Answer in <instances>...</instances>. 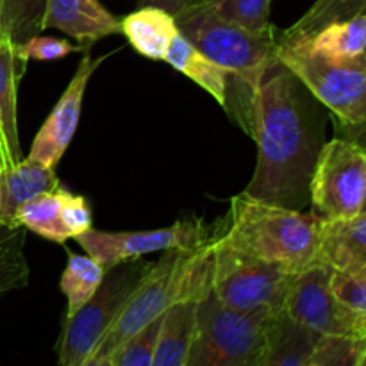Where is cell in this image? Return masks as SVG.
Wrapping results in <instances>:
<instances>
[{
	"label": "cell",
	"instance_id": "cell-23",
	"mask_svg": "<svg viewBox=\"0 0 366 366\" xmlns=\"http://www.w3.org/2000/svg\"><path fill=\"white\" fill-rule=\"evenodd\" d=\"M106 268L97 263L93 257L79 256L68 250V263L61 275V292L66 297V315L64 318H70L77 313L99 290L102 282Z\"/></svg>",
	"mask_w": 366,
	"mask_h": 366
},
{
	"label": "cell",
	"instance_id": "cell-5",
	"mask_svg": "<svg viewBox=\"0 0 366 366\" xmlns=\"http://www.w3.org/2000/svg\"><path fill=\"white\" fill-rule=\"evenodd\" d=\"M275 317L229 310L209 292L197 300L186 366H256Z\"/></svg>",
	"mask_w": 366,
	"mask_h": 366
},
{
	"label": "cell",
	"instance_id": "cell-26",
	"mask_svg": "<svg viewBox=\"0 0 366 366\" xmlns=\"http://www.w3.org/2000/svg\"><path fill=\"white\" fill-rule=\"evenodd\" d=\"M24 243V227L0 231V297L27 286L29 264Z\"/></svg>",
	"mask_w": 366,
	"mask_h": 366
},
{
	"label": "cell",
	"instance_id": "cell-10",
	"mask_svg": "<svg viewBox=\"0 0 366 366\" xmlns=\"http://www.w3.org/2000/svg\"><path fill=\"white\" fill-rule=\"evenodd\" d=\"M331 270L311 264L292 277L282 313L320 338L366 342V318L357 317L336 302L329 290Z\"/></svg>",
	"mask_w": 366,
	"mask_h": 366
},
{
	"label": "cell",
	"instance_id": "cell-31",
	"mask_svg": "<svg viewBox=\"0 0 366 366\" xmlns=\"http://www.w3.org/2000/svg\"><path fill=\"white\" fill-rule=\"evenodd\" d=\"M14 56L21 61H57L70 56L74 52H81V45H71L68 39L52 38V36H32L20 45H13Z\"/></svg>",
	"mask_w": 366,
	"mask_h": 366
},
{
	"label": "cell",
	"instance_id": "cell-35",
	"mask_svg": "<svg viewBox=\"0 0 366 366\" xmlns=\"http://www.w3.org/2000/svg\"><path fill=\"white\" fill-rule=\"evenodd\" d=\"M7 156H6V150H4V142H2V136H0V172L7 167Z\"/></svg>",
	"mask_w": 366,
	"mask_h": 366
},
{
	"label": "cell",
	"instance_id": "cell-17",
	"mask_svg": "<svg viewBox=\"0 0 366 366\" xmlns=\"http://www.w3.org/2000/svg\"><path fill=\"white\" fill-rule=\"evenodd\" d=\"M120 32H124L132 49L143 57L163 61L179 27L175 18L167 11L143 6L120 20Z\"/></svg>",
	"mask_w": 366,
	"mask_h": 366
},
{
	"label": "cell",
	"instance_id": "cell-4",
	"mask_svg": "<svg viewBox=\"0 0 366 366\" xmlns=\"http://www.w3.org/2000/svg\"><path fill=\"white\" fill-rule=\"evenodd\" d=\"M213 250L211 243L193 250H168L150 264L138 288L127 300L104 338L93 350L113 357L124 343L181 302H197L211 292Z\"/></svg>",
	"mask_w": 366,
	"mask_h": 366
},
{
	"label": "cell",
	"instance_id": "cell-16",
	"mask_svg": "<svg viewBox=\"0 0 366 366\" xmlns=\"http://www.w3.org/2000/svg\"><path fill=\"white\" fill-rule=\"evenodd\" d=\"M279 34V32H277ZM279 39V38H277ZM282 45L297 46L310 56L325 63L349 64L365 61L366 16L365 13L343 21H335L318 29L313 34L297 41H281Z\"/></svg>",
	"mask_w": 366,
	"mask_h": 366
},
{
	"label": "cell",
	"instance_id": "cell-13",
	"mask_svg": "<svg viewBox=\"0 0 366 366\" xmlns=\"http://www.w3.org/2000/svg\"><path fill=\"white\" fill-rule=\"evenodd\" d=\"M41 27L64 32L88 52L99 39L118 34L120 20L100 0H46Z\"/></svg>",
	"mask_w": 366,
	"mask_h": 366
},
{
	"label": "cell",
	"instance_id": "cell-11",
	"mask_svg": "<svg viewBox=\"0 0 366 366\" xmlns=\"http://www.w3.org/2000/svg\"><path fill=\"white\" fill-rule=\"evenodd\" d=\"M209 238L211 229L200 218H188L175 222L170 227L154 231L106 232L92 227L74 239L89 257L107 270L114 264L139 259L147 254L199 249Z\"/></svg>",
	"mask_w": 366,
	"mask_h": 366
},
{
	"label": "cell",
	"instance_id": "cell-19",
	"mask_svg": "<svg viewBox=\"0 0 366 366\" xmlns=\"http://www.w3.org/2000/svg\"><path fill=\"white\" fill-rule=\"evenodd\" d=\"M320 336L277 315L270 325L267 345L256 366H306L313 357Z\"/></svg>",
	"mask_w": 366,
	"mask_h": 366
},
{
	"label": "cell",
	"instance_id": "cell-25",
	"mask_svg": "<svg viewBox=\"0 0 366 366\" xmlns=\"http://www.w3.org/2000/svg\"><path fill=\"white\" fill-rule=\"evenodd\" d=\"M46 0H0L4 36L13 45L27 41L43 32Z\"/></svg>",
	"mask_w": 366,
	"mask_h": 366
},
{
	"label": "cell",
	"instance_id": "cell-9",
	"mask_svg": "<svg viewBox=\"0 0 366 366\" xmlns=\"http://www.w3.org/2000/svg\"><path fill=\"white\" fill-rule=\"evenodd\" d=\"M310 199L322 218L365 213L366 152L360 143L335 138L322 147L311 174Z\"/></svg>",
	"mask_w": 366,
	"mask_h": 366
},
{
	"label": "cell",
	"instance_id": "cell-8",
	"mask_svg": "<svg viewBox=\"0 0 366 366\" xmlns=\"http://www.w3.org/2000/svg\"><path fill=\"white\" fill-rule=\"evenodd\" d=\"M277 63L302 82L343 125H365L366 61L349 64L325 63L297 46L279 43Z\"/></svg>",
	"mask_w": 366,
	"mask_h": 366
},
{
	"label": "cell",
	"instance_id": "cell-7",
	"mask_svg": "<svg viewBox=\"0 0 366 366\" xmlns=\"http://www.w3.org/2000/svg\"><path fill=\"white\" fill-rule=\"evenodd\" d=\"M152 263L125 261L107 268L95 295L70 318H64L59 347V366H81L93 354L113 325Z\"/></svg>",
	"mask_w": 366,
	"mask_h": 366
},
{
	"label": "cell",
	"instance_id": "cell-36",
	"mask_svg": "<svg viewBox=\"0 0 366 366\" xmlns=\"http://www.w3.org/2000/svg\"><path fill=\"white\" fill-rule=\"evenodd\" d=\"M4 39H7V38H6V36H4V29H2V7H0V43H2Z\"/></svg>",
	"mask_w": 366,
	"mask_h": 366
},
{
	"label": "cell",
	"instance_id": "cell-1",
	"mask_svg": "<svg viewBox=\"0 0 366 366\" xmlns=\"http://www.w3.org/2000/svg\"><path fill=\"white\" fill-rule=\"evenodd\" d=\"M250 136L257 143V164L243 193L300 211L317 154L299 81L279 63L261 79Z\"/></svg>",
	"mask_w": 366,
	"mask_h": 366
},
{
	"label": "cell",
	"instance_id": "cell-24",
	"mask_svg": "<svg viewBox=\"0 0 366 366\" xmlns=\"http://www.w3.org/2000/svg\"><path fill=\"white\" fill-rule=\"evenodd\" d=\"M366 11V0H317L302 18L286 31H279L281 41H297L335 21L349 20Z\"/></svg>",
	"mask_w": 366,
	"mask_h": 366
},
{
	"label": "cell",
	"instance_id": "cell-33",
	"mask_svg": "<svg viewBox=\"0 0 366 366\" xmlns=\"http://www.w3.org/2000/svg\"><path fill=\"white\" fill-rule=\"evenodd\" d=\"M202 0H138V7L152 6L159 7V9L167 11L172 16L177 18L179 14L186 13V11L193 9L197 6H202Z\"/></svg>",
	"mask_w": 366,
	"mask_h": 366
},
{
	"label": "cell",
	"instance_id": "cell-22",
	"mask_svg": "<svg viewBox=\"0 0 366 366\" xmlns=\"http://www.w3.org/2000/svg\"><path fill=\"white\" fill-rule=\"evenodd\" d=\"M68 189L59 186L50 192L39 193L38 197L25 202L16 213L18 227L29 229L41 238L54 243H66L68 236L61 224V209L66 199Z\"/></svg>",
	"mask_w": 366,
	"mask_h": 366
},
{
	"label": "cell",
	"instance_id": "cell-34",
	"mask_svg": "<svg viewBox=\"0 0 366 366\" xmlns=\"http://www.w3.org/2000/svg\"><path fill=\"white\" fill-rule=\"evenodd\" d=\"M81 366H113V357L97 356V354H92V356H89Z\"/></svg>",
	"mask_w": 366,
	"mask_h": 366
},
{
	"label": "cell",
	"instance_id": "cell-28",
	"mask_svg": "<svg viewBox=\"0 0 366 366\" xmlns=\"http://www.w3.org/2000/svg\"><path fill=\"white\" fill-rule=\"evenodd\" d=\"M329 290L340 306L366 318V270L336 272L329 275Z\"/></svg>",
	"mask_w": 366,
	"mask_h": 366
},
{
	"label": "cell",
	"instance_id": "cell-32",
	"mask_svg": "<svg viewBox=\"0 0 366 366\" xmlns=\"http://www.w3.org/2000/svg\"><path fill=\"white\" fill-rule=\"evenodd\" d=\"M61 224H63L68 239L77 238L82 232L89 231L93 225V214L88 200L82 195H74L68 192L63 202V209H61Z\"/></svg>",
	"mask_w": 366,
	"mask_h": 366
},
{
	"label": "cell",
	"instance_id": "cell-6",
	"mask_svg": "<svg viewBox=\"0 0 366 366\" xmlns=\"http://www.w3.org/2000/svg\"><path fill=\"white\" fill-rule=\"evenodd\" d=\"M209 243L213 250L211 293L218 302L239 313H282L295 274L239 252L213 234Z\"/></svg>",
	"mask_w": 366,
	"mask_h": 366
},
{
	"label": "cell",
	"instance_id": "cell-3",
	"mask_svg": "<svg viewBox=\"0 0 366 366\" xmlns=\"http://www.w3.org/2000/svg\"><path fill=\"white\" fill-rule=\"evenodd\" d=\"M320 218L239 193L211 234L239 252L297 274L317 264Z\"/></svg>",
	"mask_w": 366,
	"mask_h": 366
},
{
	"label": "cell",
	"instance_id": "cell-20",
	"mask_svg": "<svg viewBox=\"0 0 366 366\" xmlns=\"http://www.w3.org/2000/svg\"><path fill=\"white\" fill-rule=\"evenodd\" d=\"M174 70L181 71L186 77L192 79L193 82L206 89L220 106L225 107L227 104V88H229V75L224 68L218 66L217 63L204 56L197 46H193L181 32L174 38L172 45L168 46L164 59Z\"/></svg>",
	"mask_w": 366,
	"mask_h": 366
},
{
	"label": "cell",
	"instance_id": "cell-15",
	"mask_svg": "<svg viewBox=\"0 0 366 366\" xmlns=\"http://www.w3.org/2000/svg\"><path fill=\"white\" fill-rule=\"evenodd\" d=\"M56 170L43 167L31 157H21L0 172V231L18 229L16 213L39 193L59 188Z\"/></svg>",
	"mask_w": 366,
	"mask_h": 366
},
{
	"label": "cell",
	"instance_id": "cell-37",
	"mask_svg": "<svg viewBox=\"0 0 366 366\" xmlns=\"http://www.w3.org/2000/svg\"><path fill=\"white\" fill-rule=\"evenodd\" d=\"M315 354V352H313ZM306 366H318L317 363H315V360H313V357H311V361H310V363H307Z\"/></svg>",
	"mask_w": 366,
	"mask_h": 366
},
{
	"label": "cell",
	"instance_id": "cell-2",
	"mask_svg": "<svg viewBox=\"0 0 366 366\" xmlns=\"http://www.w3.org/2000/svg\"><path fill=\"white\" fill-rule=\"evenodd\" d=\"M179 32L229 75L227 113L250 136L254 102L263 75L277 64V29L256 34L222 20L211 6H197L175 18Z\"/></svg>",
	"mask_w": 366,
	"mask_h": 366
},
{
	"label": "cell",
	"instance_id": "cell-27",
	"mask_svg": "<svg viewBox=\"0 0 366 366\" xmlns=\"http://www.w3.org/2000/svg\"><path fill=\"white\" fill-rule=\"evenodd\" d=\"M209 6L222 20L245 31L263 34L274 29L270 24L272 0H214Z\"/></svg>",
	"mask_w": 366,
	"mask_h": 366
},
{
	"label": "cell",
	"instance_id": "cell-30",
	"mask_svg": "<svg viewBox=\"0 0 366 366\" xmlns=\"http://www.w3.org/2000/svg\"><path fill=\"white\" fill-rule=\"evenodd\" d=\"M163 317L156 318L152 324L132 336L127 343L113 354V366H150L152 363L154 347L159 335Z\"/></svg>",
	"mask_w": 366,
	"mask_h": 366
},
{
	"label": "cell",
	"instance_id": "cell-29",
	"mask_svg": "<svg viewBox=\"0 0 366 366\" xmlns=\"http://www.w3.org/2000/svg\"><path fill=\"white\" fill-rule=\"evenodd\" d=\"M318 366H365L366 342L345 338H320L313 354Z\"/></svg>",
	"mask_w": 366,
	"mask_h": 366
},
{
	"label": "cell",
	"instance_id": "cell-14",
	"mask_svg": "<svg viewBox=\"0 0 366 366\" xmlns=\"http://www.w3.org/2000/svg\"><path fill=\"white\" fill-rule=\"evenodd\" d=\"M317 264L336 272L366 270V214L320 218Z\"/></svg>",
	"mask_w": 366,
	"mask_h": 366
},
{
	"label": "cell",
	"instance_id": "cell-38",
	"mask_svg": "<svg viewBox=\"0 0 366 366\" xmlns=\"http://www.w3.org/2000/svg\"><path fill=\"white\" fill-rule=\"evenodd\" d=\"M202 2H204V4H206V6H209V4H213V2H214V0H202Z\"/></svg>",
	"mask_w": 366,
	"mask_h": 366
},
{
	"label": "cell",
	"instance_id": "cell-18",
	"mask_svg": "<svg viewBox=\"0 0 366 366\" xmlns=\"http://www.w3.org/2000/svg\"><path fill=\"white\" fill-rule=\"evenodd\" d=\"M25 64L14 56L13 43H0V136L4 142L7 163L14 164L24 157L18 136V81L24 75ZM7 164V167H9Z\"/></svg>",
	"mask_w": 366,
	"mask_h": 366
},
{
	"label": "cell",
	"instance_id": "cell-12",
	"mask_svg": "<svg viewBox=\"0 0 366 366\" xmlns=\"http://www.w3.org/2000/svg\"><path fill=\"white\" fill-rule=\"evenodd\" d=\"M104 59L106 57L93 59L89 54L82 57L77 71L71 77V81L68 82L61 99L57 100L46 120L43 122L41 129L36 132L34 139H32L31 152H29L27 157L38 161L43 167L56 170L57 163L70 147L75 131H77L79 118H81L82 111V100H84L89 79H92V75L95 74V70Z\"/></svg>",
	"mask_w": 366,
	"mask_h": 366
},
{
	"label": "cell",
	"instance_id": "cell-21",
	"mask_svg": "<svg viewBox=\"0 0 366 366\" xmlns=\"http://www.w3.org/2000/svg\"><path fill=\"white\" fill-rule=\"evenodd\" d=\"M195 306L193 300L175 304L163 315L150 366H186L195 327Z\"/></svg>",
	"mask_w": 366,
	"mask_h": 366
}]
</instances>
